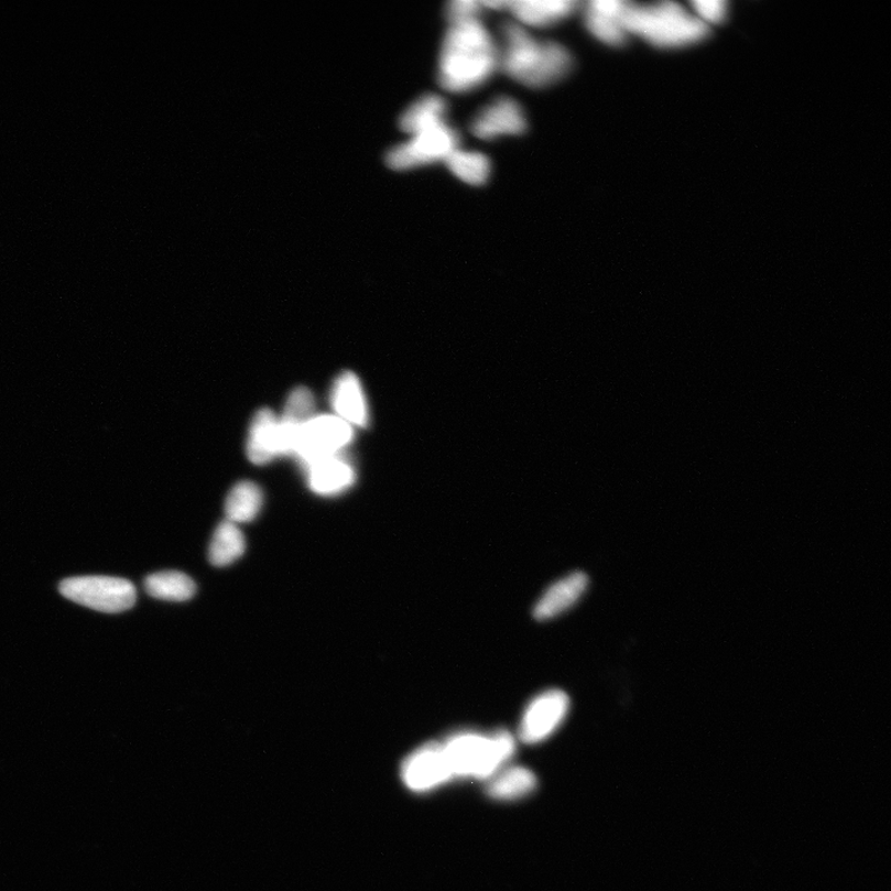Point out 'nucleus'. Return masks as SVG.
<instances>
[{"label":"nucleus","mask_w":891,"mask_h":891,"mask_svg":"<svg viewBox=\"0 0 891 891\" xmlns=\"http://www.w3.org/2000/svg\"><path fill=\"white\" fill-rule=\"evenodd\" d=\"M579 3L574 0H519L509 9L525 25L546 28L574 14Z\"/></svg>","instance_id":"17"},{"label":"nucleus","mask_w":891,"mask_h":891,"mask_svg":"<svg viewBox=\"0 0 891 891\" xmlns=\"http://www.w3.org/2000/svg\"><path fill=\"white\" fill-rule=\"evenodd\" d=\"M693 7L698 14L697 17L703 20L704 23H717L719 20L724 19L726 13V3L720 2V0H700V2H694Z\"/></svg>","instance_id":"25"},{"label":"nucleus","mask_w":891,"mask_h":891,"mask_svg":"<svg viewBox=\"0 0 891 891\" xmlns=\"http://www.w3.org/2000/svg\"><path fill=\"white\" fill-rule=\"evenodd\" d=\"M504 50L499 66L509 77L532 88L552 86L573 68L568 50L553 42H539L517 23L503 26Z\"/></svg>","instance_id":"2"},{"label":"nucleus","mask_w":891,"mask_h":891,"mask_svg":"<svg viewBox=\"0 0 891 891\" xmlns=\"http://www.w3.org/2000/svg\"><path fill=\"white\" fill-rule=\"evenodd\" d=\"M263 506V493L252 482H240L230 490L226 500V515L236 525L252 522Z\"/></svg>","instance_id":"21"},{"label":"nucleus","mask_w":891,"mask_h":891,"mask_svg":"<svg viewBox=\"0 0 891 891\" xmlns=\"http://www.w3.org/2000/svg\"><path fill=\"white\" fill-rule=\"evenodd\" d=\"M332 402L336 416L350 426L365 427L368 424L367 400L356 374L345 372L336 379Z\"/></svg>","instance_id":"15"},{"label":"nucleus","mask_w":891,"mask_h":891,"mask_svg":"<svg viewBox=\"0 0 891 891\" xmlns=\"http://www.w3.org/2000/svg\"><path fill=\"white\" fill-rule=\"evenodd\" d=\"M447 165L453 174L463 180L464 183L480 186L487 183L490 175L489 159L480 153L464 152L456 150L447 160Z\"/></svg>","instance_id":"23"},{"label":"nucleus","mask_w":891,"mask_h":891,"mask_svg":"<svg viewBox=\"0 0 891 891\" xmlns=\"http://www.w3.org/2000/svg\"><path fill=\"white\" fill-rule=\"evenodd\" d=\"M315 398L308 389L300 387L289 395L282 417H279L282 434L283 456L294 455L297 438L304 426L316 415Z\"/></svg>","instance_id":"13"},{"label":"nucleus","mask_w":891,"mask_h":891,"mask_svg":"<svg viewBox=\"0 0 891 891\" xmlns=\"http://www.w3.org/2000/svg\"><path fill=\"white\" fill-rule=\"evenodd\" d=\"M308 487L319 496H337L352 487L356 472L343 456L328 457L305 468Z\"/></svg>","instance_id":"14"},{"label":"nucleus","mask_w":891,"mask_h":891,"mask_svg":"<svg viewBox=\"0 0 891 891\" xmlns=\"http://www.w3.org/2000/svg\"><path fill=\"white\" fill-rule=\"evenodd\" d=\"M354 438V427L336 415H315L297 438L294 455L304 468L340 455Z\"/></svg>","instance_id":"6"},{"label":"nucleus","mask_w":891,"mask_h":891,"mask_svg":"<svg viewBox=\"0 0 891 891\" xmlns=\"http://www.w3.org/2000/svg\"><path fill=\"white\" fill-rule=\"evenodd\" d=\"M454 779L489 780L504 768L515 753V738L508 730L492 735L458 732L443 743Z\"/></svg>","instance_id":"4"},{"label":"nucleus","mask_w":891,"mask_h":891,"mask_svg":"<svg viewBox=\"0 0 891 891\" xmlns=\"http://www.w3.org/2000/svg\"><path fill=\"white\" fill-rule=\"evenodd\" d=\"M588 587V577L584 573H574L561 578L550 586L540 597L534 608L537 620L553 619L574 607Z\"/></svg>","instance_id":"12"},{"label":"nucleus","mask_w":891,"mask_h":891,"mask_svg":"<svg viewBox=\"0 0 891 891\" xmlns=\"http://www.w3.org/2000/svg\"><path fill=\"white\" fill-rule=\"evenodd\" d=\"M402 779L415 793H426L453 780L443 743H426L410 754L402 765Z\"/></svg>","instance_id":"9"},{"label":"nucleus","mask_w":891,"mask_h":891,"mask_svg":"<svg viewBox=\"0 0 891 891\" xmlns=\"http://www.w3.org/2000/svg\"><path fill=\"white\" fill-rule=\"evenodd\" d=\"M569 698L561 689H547L532 699L524 710L519 727L520 739L528 745L543 742L564 724Z\"/></svg>","instance_id":"8"},{"label":"nucleus","mask_w":891,"mask_h":891,"mask_svg":"<svg viewBox=\"0 0 891 891\" xmlns=\"http://www.w3.org/2000/svg\"><path fill=\"white\" fill-rule=\"evenodd\" d=\"M537 785L536 776L524 767L500 770L489 779L488 794L499 801L519 800L532 794Z\"/></svg>","instance_id":"19"},{"label":"nucleus","mask_w":891,"mask_h":891,"mask_svg":"<svg viewBox=\"0 0 891 891\" xmlns=\"http://www.w3.org/2000/svg\"><path fill=\"white\" fill-rule=\"evenodd\" d=\"M447 104L437 95H425L410 106L402 118L400 126L410 134H417L424 130L445 123Z\"/></svg>","instance_id":"18"},{"label":"nucleus","mask_w":891,"mask_h":891,"mask_svg":"<svg viewBox=\"0 0 891 891\" xmlns=\"http://www.w3.org/2000/svg\"><path fill=\"white\" fill-rule=\"evenodd\" d=\"M482 7V2H475V0H454L447 4L446 15L450 24L469 22V20L478 19Z\"/></svg>","instance_id":"24"},{"label":"nucleus","mask_w":891,"mask_h":891,"mask_svg":"<svg viewBox=\"0 0 891 891\" xmlns=\"http://www.w3.org/2000/svg\"><path fill=\"white\" fill-rule=\"evenodd\" d=\"M246 552V539L238 525L228 522L219 524L209 544L208 557L218 567L233 564Z\"/></svg>","instance_id":"22"},{"label":"nucleus","mask_w":891,"mask_h":891,"mask_svg":"<svg viewBox=\"0 0 891 891\" xmlns=\"http://www.w3.org/2000/svg\"><path fill=\"white\" fill-rule=\"evenodd\" d=\"M620 22L627 34H637L658 46H681L705 37L708 26L680 4L624 2Z\"/></svg>","instance_id":"3"},{"label":"nucleus","mask_w":891,"mask_h":891,"mask_svg":"<svg viewBox=\"0 0 891 891\" xmlns=\"http://www.w3.org/2000/svg\"><path fill=\"white\" fill-rule=\"evenodd\" d=\"M526 118L515 99L502 97L480 111L470 124L472 133L483 140L500 135H519L525 132Z\"/></svg>","instance_id":"10"},{"label":"nucleus","mask_w":891,"mask_h":891,"mask_svg":"<svg viewBox=\"0 0 891 891\" xmlns=\"http://www.w3.org/2000/svg\"><path fill=\"white\" fill-rule=\"evenodd\" d=\"M457 130L446 123L424 130L410 142L389 150L387 163L396 170L414 169L447 160L459 145Z\"/></svg>","instance_id":"7"},{"label":"nucleus","mask_w":891,"mask_h":891,"mask_svg":"<svg viewBox=\"0 0 891 891\" xmlns=\"http://www.w3.org/2000/svg\"><path fill=\"white\" fill-rule=\"evenodd\" d=\"M624 2L620 0H595L586 7V26L600 42L618 46L624 44L628 34L620 22Z\"/></svg>","instance_id":"16"},{"label":"nucleus","mask_w":891,"mask_h":891,"mask_svg":"<svg viewBox=\"0 0 891 891\" xmlns=\"http://www.w3.org/2000/svg\"><path fill=\"white\" fill-rule=\"evenodd\" d=\"M495 40L478 19L450 24L438 63V83L446 91L466 94L483 86L499 66Z\"/></svg>","instance_id":"1"},{"label":"nucleus","mask_w":891,"mask_h":891,"mask_svg":"<svg viewBox=\"0 0 891 891\" xmlns=\"http://www.w3.org/2000/svg\"><path fill=\"white\" fill-rule=\"evenodd\" d=\"M59 593L78 605L104 613L124 612L137 600V589L130 580L107 576L67 578L59 585Z\"/></svg>","instance_id":"5"},{"label":"nucleus","mask_w":891,"mask_h":891,"mask_svg":"<svg viewBox=\"0 0 891 891\" xmlns=\"http://www.w3.org/2000/svg\"><path fill=\"white\" fill-rule=\"evenodd\" d=\"M146 593L170 602H185L196 594V585L192 578L177 571H164L145 579Z\"/></svg>","instance_id":"20"},{"label":"nucleus","mask_w":891,"mask_h":891,"mask_svg":"<svg viewBox=\"0 0 891 891\" xmlns=\"http://www.w3.org/2000/svg\"><path fill=\"white\" fill-rule=\"evenodd\" d=\"M247 450L249 459L256 465H264L283 456L279 417L272 410H260L254 416L249 430Z\"/></svg>","instance_id":"11"}]
</instances>
